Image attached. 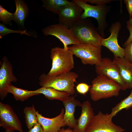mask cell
<instances>
[{"label":"cell","instance_id":"cell-2","mask_svg":"<svg viewBox=\"0 0 132 132\" xmlns=\"http://www.w3.org/2000/svg\"><path fill=\"white\" fill-rule=\"evenodd\" d=\"M89 91L93 101L117 97L121 88L120 85L114 81L102 75H98L91 82Z\"/></svg>","mask_w":132,"mask_h":132},{"label":"cell","instance_id":"cell-21","mask_svg":"<svg viewBox=\"0 0 132 132\" xmlns=\"http://www.w3.org/2000/svg\"><path fill=\"white\" fill-rule=\"evenodd\" d=\"M43 7L46 10L58 14L60 8L70 3L66 0H42Z\"/></svg>","mask_w":132,"mask_h":132},{"label":"cell","instance_id":"cell-13","mask_svg":"<svg viewBox=\"0 0 132 132\" xmlns=\"http://www.w3.org/2000/svg\"><path fill=\"white\" fill-rule=\"evenodd\" d=\"M121 28L120 22H117L111 24L109 31L110 36L106 39L102 38L101 40V46H104L111 52L114 55L121 58H124L125 50L119 45L117 37Z\"/></svg>","mask_w":132,"mask_h":132},{"label":"cell","instance_id":"cell-18","mask_svg":"<svg viewBox=\"0 0 132 132\" xmlns=\"http://www.w3.org/2000/svg\"><path fill=\"white\" fill-rule=\"evenodd\" d=\"M14 1L16 10L13 14V20L18 24L24 27L25 21L28 15V7L23 0H15Z\"/></svg>","mask_w":132,"mask_h":132},{"label":"cell","instance_id":"cell-12","mask_svg":"<svg viewBox=\"0 0 132 132\" xmlns=\"http://www.w3.org/2000/svg\"><path fill=\"white\" fill-rule=\"evenodd\" d=\"M2 60L0 68V98L1 100L7 95L11 82H16L17 80L13 74L12 64L7 57L4 56Z\"/></svg>","mask_w":132,"mask_h":132},{"label":"cell","instance_id":"cell-26","mask_svg":"<svg viewBox=\"0 0 132 132\" xmlns=\"http://www.w3.org/2000/svg\"><path fill=\"white\" fill-rule=\"evenodd\" d=\"M124 58L132 63V41L124 48Z\"/></svg>","mask_w":132,"mask_h":132},{"label":"cell","instance_id":"cell-27","mask_svg":"<svg viewBox=\"0 0 132 132\" xmlns=\"http://www.w3.org/2000/svg\"><path fill=\"white\" fill-rule=\"evenodd\" d=\"M90 88L89 86L86 83H79L76 87L77 92L83 95L86 94L89 90Z\"/></svg>","mask_w":132,"mask_h":132},{"label":"cell","instance_id":"cell-3","mask_svg":"<svg viewBox=\"0 0 132 132\" xmlns=\"http://www.w3.org/2000/svg\"><path fill=\"white\" fill-rule=\"evenodd\" d=\"M73 55L68 48H52L50 55L52 67L47 75L56 76L70 71L74 67Z\"/></svg>","mask_w":132,"mask_h":132},{"label":"cell","instance_id":"cell-16","mask_svg":"<svg viewBox=\"0 0 132 132\" xmlns=\"http://www.w3.org/2000/svg\"><path fill=\"white\" fill-rule=\"evenodd\" d=\"M62 102L65 108L64 122L66 126L73 129L77 124V120L74 117L75 108L77 106H81L82 103L73 95L70 96Z\"/></svg>","mask_w":132,"mask_h":132},{"label":"cell","instance_id":"cell-25","mask_svg":"<svg viewBox=\"0 0 132 132\" xmlns=\"http://www.w3.org/2000/svg\"><path fill=\"white\" fill-rule=\"evenodd\" d=\"M26 30L24 31L20 30H14L8 28L6 27L4 24L0 23V38L8 34L12 33H19L24 34L30 36L32 35L26 32Z\"/></svg>","mask_w":132,"mask_h":132},{"label":"cell","instance_id":"cell-10","mask_svg":"<svg viewBox=\"0 0 132 132\" xmlns=\"http://www.w3.org/2000/svg\"><path fill=\"white\" fill-rule=\"evenodd\" d=\"M83 9L72 0L68 4L62 6L60 9L59 15V23L70 28L81 19Z\"/></svg>","mask_w":132,"mask_h":132},{"label":"cell","instance_id":"cell-28","mask_svg":"<svg viewBox=\"0 0 132 132\" xmlns=\"http://www.w3.org/2000/svg\"><path fill=\"white\" fill-rule=\"evenodd\" d=\"M87 3L88 2L92 4H96L97 5L105 4L106 3H110L111 1H115L113 0H83Z\"/></svg>","mask_w":132,"mask_h":132},{"label":"cell","instance_id":"cell-17","mask_svg":"<svg viewBox=\"0 0 132 132\" xmlns=\"http://www.w3.org/2000/svg\"><path fill=\"white\" fill-rule=\"evenodd\" d=\"M113 61L118 65L120 75L127 84L128 88H132V63L124 58L114 55Z\"/></svg>","mask_w":132,"mask_h":132},{"label":"cell","instance_id":"cell-30","mask_svg":"<svg viewBox=\"0 0 132 132\" xmlns=\"http://www.w3.org/2000/svg\"><path fill=\"white\" fill-rule=\"evenodd\" d=\"M127 28L129 32L130 36L128 38L123 45V46L124 47H125L132 41V25H127Z\"/></svg>","mask_w":132,"mask_h":132},{"label":"cell","instance_id":"cell-5","mask_svg":"<svg viewBox=\"0 0 132 132\" xmlns=\"http://www.w3.org/2000/svg\"><path fill=\"white\" fill-rule=\"evenodd\" d=\"M83 9L81 19H85L88 17L96 19L98 22L97 30L101 36L105 37L104 31L108 26L106 17L110 10V7L106 4L96 6L89 4L83 0H73Z\"/></svg>","mask_w":132,"mask_h":132},{"label":"cell","instance_id":"cell-24","mask_svg":"<svg viewBox=\"0 0 132 132\" xmlns=\"http://www.w3.org/2000/svg\"><path fill=\"white\" fill-rule=\"evenodd\" d=\"M13 13H11L0 5V21L6 24L12 25L11 20H13Z\"/></svg>","mask_w":132,"mask_h":132},{"label":"cell","instance_id":"cell-11","mask_svg":"<svg viewBox=\"0 0 132 132\" xmlns=\"http://www.w3.org/2000/svg\"><path fill=\"white\" fill-rule=\"evenodd\" d=\"M0 126L5 129L23 132L21 122L12 108L0 102Z\"/></svg>","mask_w":132,"mask_h":132},{"label":"cell","instance_id":"cell-29","mask_svg":"<svg viewBox=\"0 0 132 132\" xmlns=\"http://www.w3.org/2000/svg\"><path fill=\"white\" fill-rule=\"evenodd\" d=\"M130 18H132V0H124Z\"/></svg>","mask_w":132,"mask_h":132},{"label":"cell","instance_id":"cell-6","mask_svg":"<svg viewBox=\"0 0 132 132\" xmlns=\"http://www.w3.org/2000/svg\"><path fill=\"white\" fill-rule=\"evenodd\" d=\"M101 48L81 44L68 46L73 55L80 58L83 64L91 65H95L101 59Z\"/></svg>","mask_w":132,"mask_h":132},{"label":"cell","instance_id":"cell-23","mask_svg":"<svg viewBox=\"0 0 132 132\" xmlns=\"http://www.w3.org/2000/svg\"><path fill=\"white\" fill-rule=\"evenodd\" d=\"M132 107V98L130 95L127 97L122 100L112 109L110 114L113 117L120 111L123 109L128 110Z\"/></svg>","mask_w":132,"mask_h":132},{"label":"cell","instance_id":"cell-33","mask_svg":"<svg viewBox=\"0 0 132 132\" xmlns=\"http://www.w3.org/2000/svg\"><path fill=\"white\" fill-rule=\"evenodd\" d=\"M127 25H132V18H130L129 20L126 22Z\"/></svg>","mask_w":132,"mask_h":132},{"label":"cell","instance_id":"cell-14","mask_svg":"<svg viewBox=\"0 0 132 132\" xmlns=\"http://www.w3.org/2000/svg\"><path fill=\"white\" fill-rule=\"evenodd\" d=\"M65 109L62 108L58 115L52 118L43 116L37 111L38 123L42 126L44 132H58L63 127L66 126L64 121Z\"/></svg>","mask_w":132,"mask_h":132},{"label":"cell","instance_id":"cell-19","mask_svg":"<svg viewBox=\"0 0 132 132\" xmlns=\"http://www.w3.org/2000/svg\"><path fill=\"white\" fill-rule=\"evenodd\" d=\"M34 91L39 95L43 94L49 99L58 100L62 102L71 96L66 92L59 91L49 87H42Z\"/></svg>","mask_w":132,"mask_h":132},{"label":"cell","instance_id":"cell-22","mask_svg":"<svg viewBox=\"0 0 132 132\" xmlns=\"http://www.w3.org/2000/svg\"><path fill=\"white\" fill-rule=\"evenodd\" d=\"M25 122L29 129L31 128L38 123L36 111L34 107L32 105L31 107H25L23 110Z\"/></svg>","mask_w":132,"mask_h":132},{"label":"cell","instance_id":"cell-1","mask_svg":"<svg viewBox=\"0 0 132 132\" xmlns=\"http://www.w3.org/2000/svg\"><path fill=\"white\" fill-rule=\"evenodd\" d=\"M78 76L77 73L71 71L56 76L44 73L39 77V84L42 87L52 88L73 96L76 93L74 84Z\"/></svg>","mask_w":132,"mask_h":132},{"label":"cell","instance_id":"cell-20","mask_svg":"<svg viewBox=\"0 0 132 132\" xmlns=\"http://www.w3.org/2000/svg\"><path fill=\"white\" fill-rule=\"evenodd\" d=\"M8 92L12 94L16 100L22 101H23L33 96L39 95L35 93L34 90L30 91L12 85L8 88Z\"/></svg>","mask_w":132,"mask_h":132},{"label":"cell","instance_id":"cell-31","mask_svg":"<svg viewBox=\"0 0 132 132\" xmlns=\"http://www.w3.org/2000/svg\"><path fill=\"white\" fill-rule=\"evenodd\" d=\"M27 132H44L43 130L41 125L39 123L29 129Z\"/></svg>","mask_w":132,"mask_h":132},{"label":"cell","instance_id":"cell-7","mask_svg":"<svg viewBox=\"0 0 132 132\" xmlns=\"http://www.w3.org/2000/svg\"><path fill=\"white\" fill-rule=\"evenodd\" d=\"M95 66L98 75H102L114 81L120 85L122 90L128 89L127 84L120 75L118 65L113 60L109 58H102Z\"/></svg>","mask_w":132,"mask_h":132},{"label":"cell","instance_id":"cell-34","mask_svg":"<svg viewBox=\"0 0 132 132\" xmlns=\"http://www.w3.org/2000/svg\"><path fill=\"white\" fill-rule=\"evenodd\" d=\"M14 130L6 129L5 132H14Z\"/></svg>","mask_w":132,"mask_h":132},{"label":"cell","instance_id":"cell-4","mask_svg":"<svg viewBox=\"0 0 132 132\" xmlns=\"http://www.w3.org/2000/svg\"><path fill=\"white\" fill-rule=\"evenodd\" d=\"M70 28L81 44L101 47V40L103 38L90 19H81Z\"/></svg>","mask_w":132,"mask_h":132},{"label":"cell","instance_id":"cell-15","mask_svg":"<svg viewBox=\"0 0 132 132\" xmlns=\"http://www.w3.org/2000/svg\"><path fill=\"white\" fill-rule=\"evenodd\" d=\"M81 112L77 120V124L73 128L74 132H85L94 116L93 109L88 101H84L81 106Z\"/></svg>","mask_w":132,"mask_h":132},{"label":"cell","instance_id":"cell-8","mask_svg":"<svg viewBox=\"0 0 132 132\" xmlns=\"http://www.w3.org/2000/svg\"><path fill=\"white\" fill-rule=\"evenodd\" d=\"M42 31L44 35H53L58 38L63 44L65 48H68L69 45L81 44L71 29L65 25L59 23L51 25Z\"/></svg>","mask_w":132,"mask_h":132},{"label":"cell","instance_id":"cell-35","mask_svg":"<svg viewBox=\"0 0 132 132\" xmlns=\"http://www.w3.org/2000/svg\"><path fill=\"white\" fill-rule=\"evenodd\" d=\"M132 90L131 92L130 95H131V97H132Z\"/></svg>","mask_w":132,"mask_h":132},{"label":"cell","instance_id":"cell-9","mask_svg":"<svg viewBox=\"0 0 132 132\" xmlns=\"http://www.w3.org/2000/svg\"><path fill=\"white\" fill-rule=\"evenodd\" d=\"M110 114L99 111L95 115L85 132H123L125 130L114 124Z\"/></svg>","mask_w":132,"mask_h":132},{"label":"cell","instance_id":"cell-36","mask_svg":"<svg viewBox=\"0 0 132 132\" xmlns=\"http://www.w3.org/2000/svg\"></svg>","mask_w":132,"mask_h":132},{"label":"cell","instance_id":"cell-32","mask_svg":"<svg viewBox=\"0 0 132 132\" xmlns=\"http://www.w3.org/2000/svg\"><path fill=\"white\" fill-rule=\"evenodd\" d=\"M58 132H74L73 130L69 128L65 129L63 128H61Z\"/></svg>","mask_w":132,"mask_h":132}]
</instances>
